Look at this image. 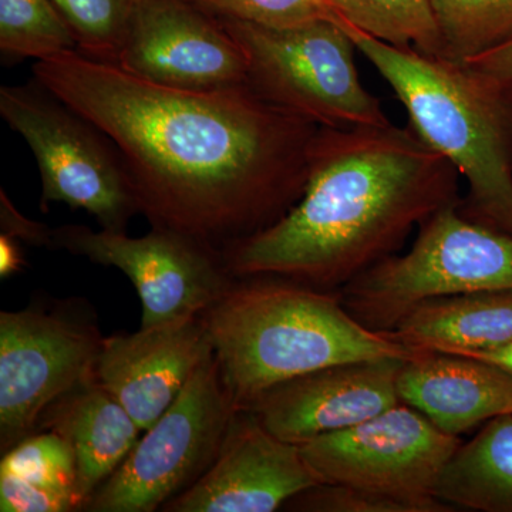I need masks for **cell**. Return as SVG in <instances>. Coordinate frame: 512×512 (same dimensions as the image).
I'll list each match as a JSON object with an SVG mask.
<instances>
[{"instance_id":"cell-1","label":"cell","mask_w":512,"mask_h":512,"mask_svg":"<svg viewBox=\"0 0 512 512\" xmlns=\"http://www.w3.org/2000/svg\"><path fill=\"white\" fill-rule=\"evenodd\" d=\"M33 77L110 138L151 228L222 254L302 198L319 126L249 86L174 89L80 52L37 60Z\"/></svg>"},{"instance_id":"cell-2","label":"cell","mask_w":512,"mask_h":512,"mask_svg":"<svg viewBox=\"0 0 512 512\" xmlns=\"http://www.w3.org/2000/svg\"><path fill=\"white\" fill-rule=\"evenodd\" d=\"M458 177L410 126L319 127L301 200L272 227L225 249L224 264L232 276L275 275L340 291L460 201Z\"/></svg>"},{"instance_id":"cell-3","label":"cell","mask_w":512,"mask_h":512,"mask_svg":"<svg viewBox=\"0 0 512 512\" xmlns=\"http://www.w3.org/2000/svg\"><path fill=\"white\" fill-rule=\"evenodd\" d=\"M221 382L238 409L275 384L340 363L421 352L357 322L339 291L275 275L235 276L202 315Z\"/></svg>"},{"instance_id":"cell-4","label":"cell","mask_w":512,"mask_h":512,"mask_svg":"<svg viewBox=\"0 0 512 512\" xmlns=\"http://www.w3.org/2000/svg\"><path fill=\"white\" fill-rule=\"evenodd\" d=\"M340 25L402 101L414 133L466 177L460 214L512 235V82Z\"/></svg>"},{"instance_id":"cell-5","label":"cell","mask_w":512,"mask_h":512,"mask_svg":"<svg viewBox=\"0 0 512 512\" xmlns=\"http://www.w3.org/2000/svg\"><path fill=\"white\" fill-rule=\"evenodd\" d=\"M458 202L421 222L407 254L383 259L340 289L357 322L389 332L429 299L512 289V235L463 217Z\"/></svg>"},{"instance_id":"cell-6","label":"cell","mask_w":512,"mask_h":512,"mask_svg":"<svg viewBox=\"0 0 512 512\" xmlns=\"http://www.w3.org/2000/svg\"><path fill=\"white\" fill-rule=\"evenodd\" d=\"M247 59L259 97L319 127L387 126L382 104L360 82L357 49L332 20L271 28L217 16Z\"/></svg>"},{"instance_id":"cell-7","label":"cell","mask_w":512,"mask_h":512,"mask_svg":"<svg viewBox=\"0 0 512 512\" xmlns=\"http://www.w3.org/2000/svg\"><path fill=\"white\" fill-rule=\"evenodd\" d=\"M0 116L36 158L43 212L62 202L89 212L101 229L126 232L140 205L119 150L93 121L35 77L0 87Z\"/></svg>"},{"instance_id":"cell-8","label":"cell","mask_w":512,"mask_h":512,"mask_svg":"<svg viewBox=\"0 0 512 512\" xmlns=\"http://www.w3.org/2000/svg\"><path fill=\"white\" fill-rule=\"evenodd\" d=\"M104 338L86 299H40L0 312L2 454L36 433L50 404L96 379Z\"/></svg>"},{"instance_id":"cell-9","label":"cell","mask_w":512,"mask_h":512,"mask_svg":"<svg viewBox=\"0 0 512 512\" xmlns=\"http://www.w3.org/2000/svg\"><path fill=\"white\" fill-rule=\"evenodd\" d=\"M237 410L212 350L170 409L144 431L116 473L97 488L84 511H161L207 473Z\"/></svg>"},{"instance_id":"cell-10","label":"cell","mask_w":512,"mask_h":512,"mask_svg":"<svg viewBox=\"0 0 512 512\" xmlns=\"http://www.w3.org/2000/svg\"><path fill=\"white\" fill-rule=\"evenodd\" d=\"M52 249L126 274L140 296L143 329L204 315L235 279L221 252L171 229L151 228L144 237L131 238L126 232L63 225L53 228Z\"/></svg>"},{"instance_id":"cell-11","label":"cell","mask_w":512,"mask_h":512,"mask_svg":"<svg viewBox=\"0 0 512 512\" xmlns=\"http://www.w3.org/2000/svg\"><path fill=\"white\" fill-rule=\"evenodd\" d=\"M461 443L460 437L448 436L412 406L400 403L299 447L320 484L423 498L434 497L437 481Z\"/></svg>"},{"instance_id":"cell-12","label":"cell","mask_w":512,"mask_h":512,"mask_svg":"<svg viewBox=\"0 0 512 512\" xmlns=\"http://www.w3.org/2000/svg\"><path fill=\"white\" fill-rule=\"evenodd\" d=\"M117 66L174 89L248 86L244 52L217 16L192 0H136Z\"/></svg>"},{"instance_id":"cell-13","label":"cell","mask_w":512,"mask_h":512,"mask_svg":"<svg viewBox=\"0 0 512 512\" xmlns=\"http://www.w3.org/2000/svg\"><path fill=\"white\" fill-rule=\"evenodd\" d=\"M320 484L299 444L278 439L254 413L238 409L212 466L164 512H274Z\"/></svg>"},{"instance_id":"cell-14","label":"cell","mask_w":512,"mask_h":512,"mask_svg":"<svg viewBox=\"0 0 512 512\" xmlns=\"http://www.w3.org/2000/svg\"><path fill=\"white\" fill-rule=\"evenodd\" d=\"M403 362L384 357L322 367L275 384L245 409L278 439L303 444L402 403L396 379Z\"/></svg>"},{"instance_id":"cell-15","label":"cell","mask_w":512,"mask_h":512,"mask_svg":"<svg viewBox=\"0 0 512 512\" xmlns=\"http://www.w3.org/2000/svg\"><path fill=\"white\" fill-rule=\"evenodd\" d=\"M212 353L202 316L104 338L96 380L146 431Z\"/></svg>"},{"instance_id":"cell-16","label":"cell","mask_w":512,"mask_h":512,"mask_svg":"<svg viewBox=\"0 0 512 512\" xmlns=\"http://www.w3.org/2000/svg\"><path fill=\"white\" fill-rule=\"evenodd\" d=\"M396 387L402 403L448 436L512 413V376L474 357L421 350L404 360Z\"/></svg>"},{"instance_id":"cell-17","label":"cell","mask_w":512,"mask_h":512,"mask_svg":"<svg viewBox=\"0 0 512 512\" xmlns=\"http://www.w3.org/2000/svg\"><path fill=\"white\" fill-rule=\"evenodd\" d=\"M52 430L72 447L82 511L140 439L133 417L96 379L50 404L36 431Z\"/></svg>"},{"instance_id":"cell-18","label":"cell","mask_w":512,"mask_h":512,"mask_svg":"<svg viewBox=\"0 0 512 512\" xmlns=\"http://www.w3.org/2000/svg\"><path fill=\"white\" fill-rule=\"evenodd\" d=\"M386 333L413 350L453 355L504 345L512 340V289L429 299Z\"/></svg>"},{"instance_id":"cell-19","label":"cell","mask_w":512,"mask_h":512,"mask_svg":"<svg viewBox=\"0 0 512 512\" xmlns=\"http://www.w3.org/2000/svg\"><path fill=\"white\" fill-rule=\"evenodd\" d=\"M434 497L466 510L512 512V413L488 420L474 439L460 444Z\"/></svg>"},{"instance_id":"cell-20","label":"cell","mask_w":512,"mask_h":512,"mask_svg":"<svg viewBox=\"0 0 512 512\" xmlns=\"http://www.w3.org/2000/svg\"><path fill=\"white\" fill-rule=\"evenodd\" d=\"M443 56L470 62L512 42V0H430Z\"/></svg>"},{"instance_id":"cell-21","label":"cell","mask_w":512,"mask_h":512,"mask_svg":"<svg viewBox=\"0 0 512 512\" xmlns=\"http://www.w3.org/2000/svg\"><path fill=\"white\" fill-rule=\"evenodd\" d=\"M70 52H80L79 40L53 0H0L3 62H37Z\"/></svg>"},{"instance_id":"cell-22","label":"cell","mask_w":512,"mask_h":512,"mask_svg":"<svg viewBox=\"0 0 512 512\" xmlns=\"http://www.w3.org/2000/svg\"><path fill=\"white\" fill-rule=\"evenodd\" d=\"M346 22L399 47L443 56L430 0H330Z\"/></svg>"},{"instance_id":"cell-23","label":"cell","mask_w":512,"mask_h":512,"mask_svg":"<svg viewBox=\"0 0 512 512\" xmlns=\"http://www.w3.org/2000/svg\"><path fill=\"white\" fill-rule=\"evenodd\" d=\"M0 470L76 498L77 467L72 447L52 430L36 431L3 454Z\"/></svg>"},{"instance_id":"cell-24","label":"cell","mask_w":512,"mask_h":512,"mask_svg":"<svg viewBox=\"0 0 512 512\" xmlns=\"http://www.w3.org/2000/svg\"><path fill=\"white\" fill-rule=\"evenodd\" d=\"M79 40L80 53L116 64L136 0H53Z\"/></svg>"},{"instance_id":"cell-25","label":"cell","mask_w":512,"mask_h":512,"mask_svg":"<svg viewBox=\"0 0 512 512\" xmlns=\"http://www.w3.org/2000/svg\"><path fill=\"white\" fill-rule=\"evenodd\" d=\"M282 510L299 512H451L436 497H400L346 484H318L296 494Z\"/></svg>"},{"instance_id":"cell-26","label":"cell","mask_w":512,"mask_h":512,"mask_svg":"<svg viewBox=\"0 0 512 512\" xmlns=\"http://www.w3.org/2000/svg\"><path fill=\"white\" fill-rule=\"evenodd\" d=\"M215 16L271 28L302 25L313 20L342 22L330 0H192Z\"/></svg>"},{"instance_id":"cell-27","label":"cell","mask_w":512,"mask_h":512,"mask_svg":"<svg viewBox=\"0 0 512 512\" xmlns=\"http://www.w3.org/2000/svg\"><path fill=\"white\" fill-rule=\"evenodd\" d=\"M0 511L72 512L80 511V507L72 495L50 490L0 470Z\"/></svg>"},{"instance_id":"cell-28","label":"cell","mask_w":512,"mask_h":512,"mask_svg":"<svg viewBox=\"0 0 512 512\" xmlns=\"http://www.w3.org/2000/svg\"><path fill=\"white\" fill-rule=\"evenodd\" d=\"M0 225H2V232L32 247L47 249L53 247V228L29 220L25 215L20 214L3 188L0 190Z\"/></svg>"},{"instance_id":"cell-29","label":"cell","mask_w":512,"mask_h":512,"mask_svg":"<svg viewBox=\"0 0 512 512\" xmlns=\"http://www.w3.org/2000/svg\"><path fill=\"white\" fill-rule=\"evenodd\" d=\"M474 67L495 77L512 82V42L470 60Z\"/></svg>"},{"instance_id":"cell-30","label":"cell","mask_w":512,"mask_h":512,"mask_svg":"<svg viewBox=\"0 0 512 512\" xmlns=\"http://www.w3.org/2000/svg\"><path fill=\"white\" fill-rule=\"evenodd\" d=\"M26 266L25 254L19 239L12 235L0 234V278L8 279L19 274Z\"/></svg>"},{"instance_id":"cell-31","label":"cell","mask_w":512,"mask_h":512,"mask_svg":"<svg viewBox=\"0 0 512 512\" xmlns=\"http://www.w3.org/2000/svg\"><path fill=\"white\" fill-rule=\"evenodd\" d=\"M461 356L474 357V359L498 367L507 375L512 376V340L504 345L495 346V348L473 350V352H467Z\"/></svg>"}]
</instances>
